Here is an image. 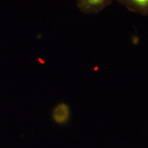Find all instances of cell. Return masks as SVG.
Masks as SVG:
<instances>
[{
  "label": "cell",
  "instance_id": "obj_2",
  "mask_svg": "<svg viewBox=\"0 0 148 148\" xmlns=\"http://www.w3.org/2000/svg\"><path fill=\"white\" fill-rule=\"evenodd\" d=\"M127 10L143 16L148 15V0H114Z\"/></svg>",
  "mask_w": 148,
  "mask_h": 148
},
{
  "label": "cell",
  "instance_id": "obj_1",
  "mask_svg": "<svg viewBox=\"0 0 148 148\" xmlns=\"http://www.w3.org/2000/svg\"><path fill=\"white\" fill-rule=\"evenodd\" d=\"M114 0H76L77 8L85 14H97Z\"/></svg>",
  "mask_w": 148,
  "mask_h": 148
},
{
  "label": "cell",
  "instance_id": "obj_3",
  "mask_svg": "<svg viewBox=\"0 0 148 148\" xmlns=\"http://www.w3.org/2000/svg\"><path fill=\"white\" fill-rule=\"evenodd\" d=\"M69 117V108L64 103H59L55 107L52 112V118L56 123L63 124L68 121Z\"/></svg>",
  "mask_w": 148,
  "mask_h": 148
}]
</instances>
